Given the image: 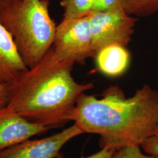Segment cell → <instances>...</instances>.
<instances>
[{"label": "cell", "instance_id": "obj_1", "mask_svg": "<svg viewBox=\"0 0 158 158\" xmlns=\"http://www.w3.org/2000/svg\"><path fill=\"white\" fill-rule=\"evenodd\" d=\"M72 121L85 133L100 136V147L115 151L139 146L155 135L158 122V91L144 85L126 97L118 85L103 91L101 98L79 95Z\"/></svg>", "mask_w": 158, "mask_h": 158}, {"label": "cell", "instance_id": "obj_2", "mask_svg": "<svg viewBox=\"0 0 158 158\" xmlns=\"http://www.w3.org/2000/svg\"><path fill=\"white\" fill-rule=\"evenodd\" d=\"M74 63L58 56L52 46L39 62L9 85L6 107L50 128L67 124L72 121L79 95L94 87L93 83L74 80Z\"/></svg>", "mask_w": 158, "mask_h": 158}, {"label": "cell", "instance_id": "obj_3", "mask_svg": "<svg viewBox=\"0 0 158 158\" xmlns=\"http://www.w3.org/2000/svg\"><path fill=\"white\" fill-rule=\"evenodd\" d=\"M49 6V0L0 1V23L28 68L39 62L53 45L57 26Z\"/></svg>", "mask_w": 158, "mask_h": 158}, {"label": "cell", "instance_id": "obj_4", "mask_svg": "<svg viewBox=\"0 0 158 158\" xmlns=\"http://www.w3.org/2000/svg\"><path fill=\"white\" fill-rule=\"evenodd\" d=\"M94 56L101 48L112 44H129L137 19L124 10L92 12L89 15Z\"/></svg>", "mask_w": 158, "mask_h": 158}, {"label": "cell", "instance_id": "obj_5", "mask_svg": "<svg viewBox=\"0 0 158 158\" xmlns=\"http://www.w3.org/2000/svg\"><path fill=\"white\" fill-rule=\"evenodd\" d=\"M53 46L57 56L74 62H83L94 56L89 15L62 21L56 27Z\"/></svg>", "mask_w": 158, "mask_h": 158}, {"label": "cell", "instance_id": "obj_6", "mask_svg": "<svg viewBox=\"0 0 158 158\" xmlns=\"http://www.w3.org/2000/svg\"><path fill=\"white\" fill-rule=\"evenodd\" d=\"M85 134L75 124L45 138L19 143L0 151V158H56L59 151L75 136Z\"/></svg>", "mask_w": 158, "mask_h": 158}, {"label": "cell", "instance_id": "obj_7", "mask_svg": "<svg viewBox=\"0 0 158 158\" xmlns=\"http://www.w3.org/2000/svg\"><path fill=\"white\" fill-rule=\"evenodd\" d=\"M50 129L5 107L0 110V151Z\"/></svg>", "mask_w": 158, "mask_h": 158}, {"label": "cell", "instance_id": "obj_8", "mask_svg": "<svg viewBox=\"0 0 158 158\" xmlns=\"http://www.w3.org/2000/svg\"><path fill=\"white\" fill-rule=\"evenodd\" d=\"M27 69L11 35L0 23V83L10 85Z\"/></svg>", "mask_w": 158, "mask_h": 158}, {"label": "cell", "instance_id": "obj_9", "mask_svg": "<svg viewBox=\"0 0 158 158\" xmlns=\"http://www.w3.org/2000/svg\"><path fill=\"white\" fill-rule=\"evenodd\" d=\"M94 56L98 70L110 77H117L123 74L130 64L129 52L125 47L118 44L102 48Z\"/></svg>", "mask_w": 158, "mask_h": 158}, {"label": "cell", "instance_id": "obj_10", "mask_svg": "<svg viewBox=\"0 0 158 158\" xmlns=\"http://www.w3.org/2000/svg\"><path fill=\"white\" fill-rule=\"evenodd\" d=\"M96 0H61L64 9L63 21L87 17L93 12Z\"/></svg>", "mask_w": 158, "mask_h": 158}, {"label": "cell", "instance_id": "obj_11", "mask_svg": "<svg viewBox=\"0 0 158 158\" xmlns=\"http://www.w3.org/2000/svg\"><path fill=\"white\" fill-rule=\"evenodd\" d=\"M125 11L139 17L151 15L158 11V0H121Z\"/></svg>", "mask_w": 158, "mask_h": 158}, {"label": "cell", "instance_id": "obj_12", "mask_svg": "<svg viewBox=\"0 0 158 158\" xmlns=\"http://www.w3.org/2000/svg\"><path fill=\"white\" fill-rule=\"evenodd\" d=\"M139 146H128L117 150L110 158H155L142 153Z\"/></svg>", "mask_w": 158, "mask_h": 158}, {"label": "cell", "instance_id": "obj_13", "mask_svg": "<svg viewBox=\"0 0 158 158\" xmlns=\"http://www.w3.org/2000/svg\"><path fill=\"white\" fill-rule=\"evenodd\" d=\"M117 10H124L121 0H96L93 12L107 11Z\"/></svg>", "mask_w": 158, "mask_h": 158}, {"label": "cell", "instance_id": "obj_14", "mask_svg": "<svg viewBox=\"0 0 158 158\" xmlns=\"http://www.w3.org/2000/svg\"><path fill=\"white\" fill-rule=\"evenodd\" d=\"M141 148L147 154L158 158V138L155 136L148 138L144 142Z\"/></svg>", "mask_w": 158, "mask_h": 158}, {"label": "cell", "instance_id": "obj_15", "mask_svg": "<svg viewBox=\"0 0 158 158\" xmlns=\"http://www.w3.org/2000/svg\"><path fill=\"white\" fill-rule=\"evenodd\" d=\"M9 85L0 83V110L6 107L8 100Z\"/></svg>", "mask_w": 158, "mask_h": 158}, {"label": "cell", "instance_id": "obj_16", "mask_svg": "<svg viewBox=\"0 0 158 158\" xmlns=\"http://www.w3.org/2000/svg\"><path fill=\"white\" fill-rule=\"evenodd\" d=\"M115 150L109 149L107 148H102V149L98 151V152L94 153L90 156H88L86 157H81L80 158H110L113 153L115 152ZM56 158H63L62 156L59 155Z\"/></svg>", "mask_w": 158, "mask_h": 158}, {"label": "cell", "instance_id": "obj_17", "mask_svg": "<svg viewBox=\"0 0 158 158\" xmlns=\"http://www.w3.org/2000/svg\"><path fill=\"white\" fill-rule=\"evenodd\" d=\"M153 136H155V137H156V138H158V122L157 127H156V131H155V135Z\"/></svg>", "mask_w": 158, "mask_h": 158}, {"label": "cell", "instance_id": "obj_18", "mask_svg": "<svg viewBox=\"0 0 158 158\" xmlns=\"http://www.w3.org/2000/svg\"><path fill=\"white\" fill-rule=\"evenodd\" d=\"M0 1H5V0H0Z\"/></svg>", "mask_w": 158, "mask_h": 158}]
</instances>
